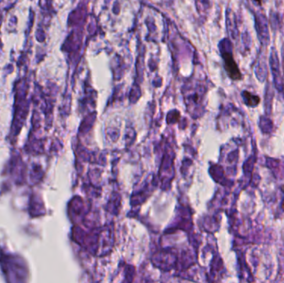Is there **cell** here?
I'll list each match as a JSON object with an SVG mask.
<instances>
[{
	"mask_svg": "<svg viewBox=\"0 0 284 283\" xmlns=\"http://www.w3.org/2000/svg\"><path fill=\"white\" fill-rule=\"evenodd\" d=\"M219 49L221 52L222 57L225 62V70L227 71L229 77L234 81L242 79V74L233 59L232 44L229 39H224L219 44Z\"/></svg>",
	"mask_w": 284,
	"mask_h": 283,
	"instance_id": "6da1fadb",
	"label": "cell"
},
{
	"mask_svg": "<svg viewBox=\"0 0 284 283\" xmlns=\"http://www.w3.org/2000/svg\"><path fill=\"white\" fill-rule=\"evenodd\" d=\"M254 24L258 38L262 45L267 47L270 43L269 28L268 21L265 14L257 12L254 15Z\"/></svg>",
	"mask_w": 284,
	"mask_h": 283,
	"instance_id": "7a4b0ae2",
	"label": "cell"
},
{
	"mask_svg": "<svg viewBox=\"0 0 284 283\" xmlns=\"http://www.w3.org/2000/svg\"><path fill=\"white\" fill-rule=\"evenodd\" d=\"M269 65L271 72L273 75V83L275 85L276 88L279 91H283L284 88V78L281 74V69H280V63H279L278 53L274 48H272V51L270 53Z\"/></svg>",
	"mask_w": 284,
	"mask_h": 283,
	"instance_id": "3957f363",
	"label": "cell"
},
{
	"mask_svg": "<svg viewBox=\"0 0 284 283\" xmlns=\"http://www.w3.org/2000/svg\"><path fill=\"white\" fill-rule=\"evenodd\" d=\"M256 77L259 82H264L267 77V66L266 63V57L261 56L259 57L254 69Z\"/></svg>",
	"mask_w": 284,
	"mask_h": 283,
	"instance_id": "277c9868",
	"label": "cell"
},
{
	"mask_svg": "<svg viewBox=\"0 0 284 283\" xmlns=\"http://www.w3.org/2000/svg\"><path fill=\"white\" fill-rule=\"evenodd\" d=\"M242 96L245 104L250 107H255L260 102V97L251 93L249 91H244L242 92Z\"/></svg>",
	"mask_w": 284,
	"mask_h": 283,
	"instance_id": "5b68a950",
	"label": "cell"
},
{
	"mask_svg": "<svg viewBox=\"0 0 284 283\" xmlns=\"http://www.w3.org/2000/svg\"><path fill=\"white\" fill-rule=\"evenodd\" d=\"M228 19V29L231 33V35L233 38H237L239 35V32L237 29V23H236L235 16L232 11H229L227 15Z\"/></svg>",
	"mask_w": 284,
	"mask_h": 283,
	"instance_id": "8992f818",
	"label": "cell"
},
{
	"mask_svg": "<svg viewBox=\"0 0 284 283\" xmlns=\"http://www.w3.org/2000/svg\"><path fill=\"white\" fill-rule=\"evenodd\" d=\"M279 15L275 13V12L271 11V15H270V24L272 26L273 30L279 28Z\"/></svg>",
	"mask_w": 284,
	"mask_h": 283,
	"instance_id": "52a82bcc",
	"label": "cell"
},
{
	"mask_svg": "<svg viewBox=\"0 0 284 283\" xmlns=\"http://www.w3.org/2000/svg\"><path fill=\"white\" fill-rule=\"evenodd\" d=\"M251 41H252V38H251L249 33L248 31L245 32V34H243V43L245 44V48L249 49L250 46H251Z\"/></svg>",
	"mask_w": 284,
	"mask_h": 283,
	"instance_id": "ba28073f",
	"label": "cell"
},
{
	"mask_svg": "<svg viewBox=\"0 0 284 283\" xmlns=\"http://www.w3.org/2000/svg\"><path fill=\"white\" fill-rule=\"evenodd\" d=\"M282 57H283V69H284V45L282 48Z\"/></svg>",
	"mask_w": 284,
	"mask_h": 283,
	"instance_id": "9c48e42d",
	"label": "cell"
},
{
	"mask_svg": "<svg viewBox=\"0 0 284 283\" xmlns=\"http://www.w3.org/2000/svg\"><path fill=\"white\" fill-rule=\"evenodd\" d=\"M253 2H254L257 5H261L262 0H253Z\"/></svg>",
	"mask_w": 284,
	"mask_h": 283,
	"instance_id": "30bf717a",
	"label": "cell"
},
{
	"mask_svg": "<svg viewBox=\"0 0 284 283\" xmlns=\"http://www.w3.org/2000/svg\"><path fill=\"white\" fill-rule=\"evenodd\" d=\"M282 191L284 193V186H282ZM282 208H283V210H284V200L283 202V204H282Z\"/></svg>",
	"mask_w": 284,
	"mask_h": 283,
	"instance_id": "8fae6325",
	"label": "cell"
}]
</instances>
